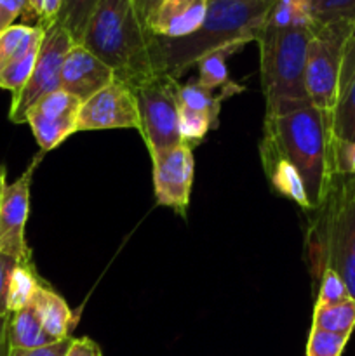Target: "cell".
I'll use <instances>...</instances> for the list:
<instances>
[{"label":"cell","instance_id":"cell-1","mask_svg":"<svg viewBox=\"0 0 355 356\" xmlns=\"http://www.w3.org/2000/svg\"><path fill=\"white\" fill-rule=\"evenodd\" d=\"M275 0H211L207 14L195 33L183 38H152V61L157 75L178 79L198 59L216 51H240L267 21Z\"/></svg>","mask_w":355,"mask_h":356},{"label":"cell","instance_id":"cell-2","mask_svg":"<svg viewBox=\"0 0 355 356\" xmlns=\"http://www.w3.org/2000/svg\"><path fill=\"white\" fill-rule=\"evenodd\" d=\"M260 159H282L294 165L305 184L310 211H315L326 198L334 174L329 118L310 101L287 113L267 115Z\"/></svg>","mask_w":355,"mask_h":356},{"label":"cell","instance_id":"cell-3","mask_svg":"<svg viewBox=\"0 0 355 356\" xmlns=\"http://www.w3.org/2000/svg\"><path fill=\"white\" fill-rule=\"evenodd\" d=\"M152 38L132 0H101L80 45L132 87L155 76Z\"/></svg>","mask_w":355,"mask_h":356},{"label":"cell","instance_id":"cell-4","mask_svg":"<svg viewBox=\"0 0 355 356\" xmlns=\"http://www.w3.org/2000/svg\"><path fill=\"white\" fill-rule=\"evenodd\" d=\"M313 26L265 23L258 33L261 89L267 115L287 113L308 103L305 87L306 51Z\"/></svg>","mask_w":355,"mask_h":356},{"label":"cell","instance_id":"cell-5","mask_svg":"<svg viewBox=\"0 0 355 356\" xmlns=\"http://www.w3.org/2000/svg\"><path fill=\"white\" fill-rule=\"evenodd\" d=\"M178 79L155 75L134 86L139 113V134L145 141L150 159L181 145Z\"/></svg>","mask_w":355,"mask_h":356},{"label":"cell","instance_id":"cell-6","mask_svg":"<svg viewBox=\"0 0 355 356\" xmlns=\"http://www.w3.org/2000/svg\"><path fill=\"white\" fill-rule=\"evenodd\" d=\"M350 24H327L313 28L306 51L305 87L310 103L319 108L331 122L336 103L343 49L350 37Z\"/></svg>","mask_w":355,"mask_h":356},{"label":"cell","instance_id":"cell-7","mask_svg":"<svg viewBox=\"0 0 355 356\" xmlns=\"http://www.w3.org/2000/svg\"><path fill=\"white\" fill-rule=\"evenodd\" d=\"M305 243L338 247L355 256V176L333 174L324 202L310 211Z\"/></svg>","mask_w":355,"mask_h":356},{"label":"cell","instance_id":"cell-8","mask_svg":"<svg viewBox=\"0 0 355 356\" xmlns=\"http://www.w3.org/2000/svg\"><path fill=\"white\" fill-rule=\"evenodd\" d=\"M73 45L75 42L59 23L45 28L33 73L26 86L13 94L9 108V120L13 124H26V115L30 108L38 103L45 94L61 89L63 63Z\"/></svg>","mask_w":355,"mask_h":356},{"label":"cell","instance_id":"cell-9","mask_svg":"<svg viewBox=\"0 0 355 356\" xmlns=\"http://www.w3.org/2000/svg\"><path fill=\"white\" fill-rule=\"evenodd\" d=\"M103 129H139L138 103L131 83L113 79L82 103L77 132Z\"/></svg>","mask_w":355,"mask_h":356},{"label":"cell","instance_id":"cell-10","mask_svg":"<svg viewBox=\"0 0 355 356\" xmlns=\"http://www.w3.org/2000/svg\"><path fill=\"white\" fill-rule=\"evenodd\" d=\"M80 108L82 101L63 89L45 94L30 108L26 124L30 125L42 153L51 152L66 138L75 134Z\"/></svg>","mask_w":355,"mask_h":356},{"label":"cell","instance_id":"cell-11","mask_svg":"<svg viewBox=\"0 0 355 356\" xmlns=\"http://www.w3.org/2000/svg\"><path fill=\"white\" fill-rule=\"evenodd\" d=\"M152 163L157 202L164 207L173 209L176 214L184 216L194 184V148L187 143H181L167 152L152 156Z\"/></svg>","mask_w":355,"mask_h":356},{"label":"cell","instance_id":"cell-12","mask_svg":"<svg viewBox=\"0 0 355 356\" xmlns=\"http://www.w3.org/2000/svg\"><path fill=\"white\" fill-rule=\"evenodd\" d=\"M42 155H37L28 169L14 183L3 190L2 212H0V250L10 254L19 261H31L24 228L30 212V186L33 172L40 163Z\"/></svg>","mask_w":355,"mask_h":356},{"label":"cell","instance_id":"cell-13","mask_svg":"<svg viewBox=\"0 0 355 356\" xmlns=\"http://www.w3.org/2000/svg\"><path fill=\"white\" fill-rule=\"evenodd\" d=\"M113 79L111 68H108L100 58L80 44L70 49L63 63L61 89L79 97L82 103L100 92Z\"/></svg>","mask_w":355,"mask_h":356},{"label":"cell","instance_id":"cell-14","mask_svg":"<svg viewBox=\"0 0 355 356\" xmlns=\"http://www.w3.org/2000/svg\"><path fill=\"white\" fill-rule=\"evenodd\" d=\"M211 0H162L146 17V28L162 38H183L202 26Z\"/></svg>","mask_w":355,"mask_h":356},{"label":"cell","instance_id":"cell-15","mask_svg":"<svg viewBox=\"0 0 355 356\" xmlns=\"http://www.w3.org/2000/svg\"><path fill=\"white\" fill-rule=\"evenodd\" d=\"M331 136L338 143H355V40L348 37L341 59L336 103L331 113Z\"/></svg>","mask_w":355,"mask_h":356},{"label":"cell","instance_id":"cell-16","mask_svg":"<svg viewBox=\"0 0 355 356\" xmlns=\"http://www.w3.org/2000/svg\"><path fill=\"white\" fill-rule=\"evenodd\" d=\"M30 302L33 305L45 332L52 339L61 341L66 339V337H72L70 334H72L73 327L79 322V316L70 309L65 299L58 292L52 291L45 282L38 285L37 292H35Z\"/></svg>","mask_w":355,"mask_h":356},{"label":"cell","instance_id":"cell-17","mask_svg":"<svg viewBox=\"0 0 355 356\" xmlns=\"http://www.w3.org/2000/svg\"><path fill=\"white\" fill-rule=\"evenodd\" d=\"M310 268L315 280H319L324 270H333L340 275L347 285L352 299H355V256L343 249L320 243H306Z\"/></svg>","mask_w":355,"mask_h":356},{"label":"cell","instance_id":"cell-18","mask_svg":"<svg viewBox=\"0 0 355 356\" xmlns=\"http://www.w3.org/2000/svg\"><path fill=\"white\" fill-rule=\"evenodd\" d=\"M58 343L45 332L33 305L28 302L24 308L10 313L9 318V344L10 350H33Z\"/></svg>","mask_w":355,"mask_h":356},{"label":"cell","instance_id":"cell-19","mask_svg":"<svg viewBox=\"0 0 355 356\" xmlns=\"http://www.w3.org/2000/svg\"><path fill=\"white\" fill-rule=\"evenodd\" d=\"M265 174H267L268 181H270L271 188L277 193L284 195V197L291 198L292 202L299 205L303 211L310 212L308 198H306L305 184H303L301 176L296 170L294 165L287 162V160H268V162H261Z\"/></svg>","mask_w":355,"mask_h":356},{"label":"cell","instance_id":"cell-20","mask_svg":"<svg viewBox=\"0 0 355 356\" xmlns=\"http://www.w3.org/2000/svg\"><path fill=\"white\" fill-rule=\"evenodd\" d=\"M228 56L230 52L226 51H216L198 59L197 65H195L198 68L197 82L207 90H212V92L219 89L221 90V97L232 96V94L244 90V87L237 86L235 82L230 80L228 68H226V58Z\"/></svg>","mask_w":355,"mask_h":356},{"label":"cell","instance_id":"cell-21","mask_svg":"<svg viewBox=\"0 0 355 356\" xmlns=\"http://www.w3.org/2000/svg\"><path fill=\"white\" fill-rule=\"evenodd\" d=\"M312 327L327 332L352 336L355 329V299H347L338 305H315Z\"/></svg>","mask_w":355,"mask_h":356},{"label":"cell","instance_id":"cell-22","mask_svg":"<svg viewBox=\"0 0 355 356\" xmlns=\"http://www.w3.org/2000/svg\"><path fill=\"white\" fill-rule=\"evenodd\" d=\"M44 37L40 26L30 24H13L0 33V72L10 63L23 56L31 45Z\"/></svg>","mask_w":355,"mask_h":356},{"label":"cell","instance_id":"cell-23","mask_svg":"<svg viewBox=\"0 0 355 356\" xmlns=\"http://www.w3.org/2000/svg\"><path fill=\"white\" fill-rule=\"evenodd\" d=\"M42 278L38 277L31 261H19L10 275L9 294H7V308L9 313L24 308L31 301L33 294L37 292Z\"/></svg>","mask_w":355,"mask_h":356},{"label":"cell","instance_id":"cell-24","mask_svg":"<svg viewBox=\"0 0 355 356\" xmlns=\"http://www.w3.org/2000/svg\"><path fill=\"white\" fill-rule=\"evenodd\" d=\"M101 0H63L56 23L61 24L75 44L82 42L86 28Z\"/></svg>","mask_w":355,"mask_h":356},{"label":"cell","instance_id":"cell-25","mask_svg":"<svg viewBox=\"0 0 355 356\" xmlns=\"http://www.w3.org/2000/svg\"><path fill=\"white\" fill-rule=\"evenodd\" d=\"M221 99V96H216L212 90H207L205 87H202L197 80L184 83V86H180V89H178V103H180V106L207 115L214 122L216 127H218L219 122Z\"/></svg>","mask_w":355,"mask_h":356},{"label":"cell","instance_id":"cell-26","mask_svg":"<svg viewBox=\"0 0 355 356\" xmlns=\"http://www.w3.org/2000/svg\"><path fill=\"white\" fill-rule=\"evenodd\" d=\"M313 28L327 24H354L355 0H310Z\"/></svg>","mask_w":355,"mask_h":356},{"label":"cell","instance_id":"cell-27","mask_svg":"<svg viewBox=\"0 0 355 356\" xmlns=\"http://www.w3.org/2000/svg\"><path fill=\"white\" fill-rule=\"evenodd\" d=\"M40 44L42 38L35 42V44L31 45L23 56H19L16 61H13L9 66H6V68L0 72V87H2V89H7L13 94H16L17 90H21L26 86L31 73H33Z\"/></svg>","mask_w":355,"mask_h":356},{"label":"cell","instance_id":"cell-28","mask_svg":"<svg viewBox=\"0 0 355 356\" xmlns=\"http://www.w3.org/2000/svg\"><path fill=\"white\" fill-rule=\"evenodd\" d=\"M211 129H216V124L207 115L180 106V134L183 143L194 148L205 138Z\"/></svg>","mask_w":355,"mask_h":356},{"label":"cell","instance_id":"cell-29","mask_svg":"<svg viewBox=\"0 0 355 356\" xmlns=\"http://www.w3.org/2000/svg\"><path fill=\"white\" fill-rule=\"evenodd\" d=\"M350 336L327 332L312 327L306 343V356H341Z\"/></svg>","mask_w":355,"mask_h":356},{"label":"cell","instance_id":"cell-30","mask_svg":"<svg viewBox=\"0 0 355 356\" xmlns=\"http://www.w3.org/2000/svg\"><path fill=\"white\" fill-rule=\"evenodd\" d=\"M347 299H350V294L340 275L333 270H324L319 278V296H317L315 305H338Z\"/></svg>","mask_w":355,"mask_h":356},{"label":"cell","instance_id":"cell-31","mask_svg":"<svg viewBox=\"0 0 355 356\" xmlns=\"http://www.w3.org/2000/svg\"><path fill=\"white\" fill-rule=\"evenodd\" d=\"M26 13L37 19V26H40L42 30L58 21L63 0H26Z\"/></svg>","mask_w":355,"mask_h":356},{"label":"cell","instance_id":"cell-32","mask_svg":"<svg viewBox=\"0 0 355 356\" xmlns=\"http://www.w3.org/2000/svg\"><path fill=\"white\" fill-rule=\"evenodd\" d=\"M334 172L355 176V143L333 141Z\"/></svg>","mask_w":355,"mask_h":356},{"label":"cell","instance_id":"cell-33","mask_svg":"<svg viewBox=\"0 0 355 356\" xmlns=\"http://www.w3.org/2000/svg\"><path fill=\"white\" fill-rule=\"evenodd\" d=\"M17 263H19V259L0 250V315L2 316L10 315L9 308H7V294H9L10 275H13Z\"/></svg>","mask_w":355,"mask_h":356},{"label":"cell","instance_id":"cell-34","mask_svg":"<svg viewBox=\"0 0 355 356\" xmlns=\"http://www.w3.org/2000/svg\"><path fill=\"white\" fill-rule=\"evenodd\" d=\"M26 0H0V33L13 26L14 21L26 13Z\"/></svg>","mask_w":355,"mask_h":356},{"label":"cell","instance_id":"cell-35","mask_svg":"<svg viewBox=\"0 0 355 356\" xmlns=\"http://www.w3.org/2000/svg\"><path fill=\"white\" fill-rule=\"evenodd\" d=\"M73 337L58 341V343L47 344L42 348H33V350H10L9 356H66L70 346H72Z\"/></svg>","mask_w":355,"mask_h":356},{"label":"cell","instance_id":"cell-36","mask_svg":"<svg viewBox=\"0 0 355 356\" xmlns=\"http://www.w3.org/2000/svg\"><path fill=\"white\" fill-rule=\"evenodd\" d=\"M66 356H103L101 353L100 344L94 343L89 337H80V339H73L72 346H70Z\"/></svg>","mask_w":355,"mask_h":356},{"label":"cell","instance_id":"cell-37","mask_svg":"<svg viewBox=\"0 0 355 356\" xmlns=\"http://www.w3.org/2000/svg\"><path fill=\"white\" fill-rule=\"evenodd\" d=\"M9 316L0 315V356H9L10 344H9Z\"/></svg>","mask_w":355,"mask_h":356},{"label":"cell","instance_id":"cell-38","mask_svg":"<svg viewBox=\"0 0 355 356\" xmlns=\"http://www.w3.org/2000/svg\"><path fill=\"white\" fill-rule=\"evenodd\" d=\"M132 2H134L139 17L146 23V17L150 16V13H152L162 0H132Z\"/></svg>","mask_w":355,"mask_h":356},{"label":"cell","instance_id":"cell-39","mask_svg":"<svg viewBox=\"0 0 355 356\" xmlns=\"http://www.w3.org/2000/svg\"><path fill=\"white\" fill-rule=\"evenodd\" d=\"M6 167L0 163V212H2V198H3V190H6L7 183H6Z\"/></svg>","mask_w":355,"mask_h":356},{"label":"cell","instance_id":"cell-40","mask_svg":"<svg viewBox=\"0 0 355 356\" xmlns=\"http://www.w3.org/2000/svg\"><path fill=\"white\" fill-rule=\"evenodd\" d=\"M350 37L354 38L355 40V21H354V24H352V31H350Z\"/></svg>","mask_w":355,"mask_h":356}]
</instances>
